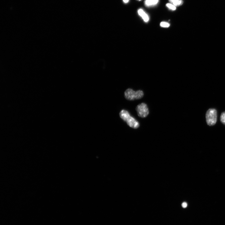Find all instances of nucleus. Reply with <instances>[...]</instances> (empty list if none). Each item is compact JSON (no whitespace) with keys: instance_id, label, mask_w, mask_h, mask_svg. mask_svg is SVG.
<instances>
[{"instance_id":"obj_12","label":"nucleus","mask_w":225,"mask_h":225,"mask_svg":"<svg viewBox=\"0 0 225 225\" xmlns=\"http://www.w3.org/2000/svg\"><path fill=\"white\" fill-rule=\"evenodd\" d=\"M123 1L124 3H126L128 2L129 0H123Z\"/></svg>"},{"instance_id":"obj_4","label":"nucleus","mask_w":225,"mask_h":225,"mask_svg":"<svg viewBox=\"0 0 225 225\" xmlns=\"http://www.w3.org/2000/svg\"><path fill=\"white\" fill-rule=\"evenodd\" d=\"M138 116L141 118H145L149 114V111L147 105L142 103L138 105L136 108Z\"/></svg>"},{"instance_id":"obj_1","label":"nucleus","mask_w":225,"mask_h":225,"mask_svg":"<svg viewBox=\"0 0 225 225\" xmlns=\"http://www.w3.org/2000/svg\"><path fill=\"white\" fill-rule=\"evenodd\" d=\"M119 115L120 118L126 122L127 124L131 128L136 129L139 127L138 122L134 118L131 116L129 112L127 110H122L119 113Z\"/></svg>"},{"instance_id":"obj_6","label":"nucleus","mask_w":225,"mask_h":225,"mask_svg":"<svg viewBox=\"0 0 225 225\" xmlns=\"http://www.w3.org/2000/svg\"><path fill=\"white\" fill-rule=\"evenodd\" d=\"M159 1V0H145L144 4L147 7L153 6L158 3Z\"/></svg>"},{"instance_id":"obj_11","label":"nucleus","mask_w":225,"mask_h":225,"mask_svg":"<svg viewBox=\"0 0 225 225\" xmlns=\"http://www.w3.org/2000/svg\"><path fill=\"white\" fill-rule=\"evenodd\" d=\"M182 206L183 208H186L187 206V203L185 202H183L182 204Z\"/></svg>"},{"instance_id":"obj_3","label":"nucleus","mask_w":225,"mask_h":225,"mask_svg":"<svg viewBox=\"0 0 225 225\" xmlns=\"http://www.w3.org/2000/svg\"><path fill=\"white\" fill-rule=\"evenodd\" d=\"M217 113L214 108H210L206 112V121L207 124L209 126L214 125L217 121Z\"/></svg>"},{"instance_id":"obj_13","label":"nucleus","mask_w":225,"mask_h":225,"mask_svg":"<svg viewBox=\"0 0 225 225\" xmlns=\"http://www.w3.org/2000/svg\"><path fill=\"white\" fill-rule=\"evenodd\" d=\"M139 0V1H141V0Z\"/></svg>"},{"instance_id":"obj_10","label":"nucleus","mask_w":225,"mask_h":225,"mask_svg":"<svg viewBox=\"0 0 225 225\" xmlns=\"http://www.w3.org/2000/svg\"><path fill=\"white\" fill-rule=\"evenodd\" d=\"M160 25L162 27L168 28L170 24L167 22H162L160 23Z\"/></svg>"},{"instance_id":"obj_7","label":"nucleus","mask_w":225,"mask_h":225,"mask_svg":"<svg viewBox=\"0 0 225 225\" xmlns=\"http://www.w3.org/2000/svg\"><path fill=\"white\" fill-rule=\"evenodd\" d=\"M170 3L175 6H178L182 5L183 3L182 0H168Z\"/></svg>"},{"instance_id":"obj_2","label":"nucleus","mask_w":225,"mask_h":225,"mask_svg":"<svg viewBox=\"0 0 225 225\" xmlns=\"http://www.w3.org/2000/svg\"><path fill=\"white\" fill-rule=\"evenodd\" d=\"M143 95V91L141 90L135 91L132 89L128 88L124 92L125 98L129 100L141 99L142 98Z\"/></svg>"},{"instance_id":"obj_9","label":"nucleus","mask_w":225,"mask_h":225,"mask_svg":"<svg viewBox=\"0 0 225 225\" xmlns=\"http://www.w3.org/2000/svg\"><path fill=\"white\" fill-rule=\"evenodd\" d=\"M221 122L225 125V112H222L221 115L220 117Z\"/></svg>"},{"instance_id":"obj_5","label":"nucleus","mask_w":225,"mask_h":225,"mask_svg":"<svg viewBox=\"0 0 225 225\" xmlns=\"http://www.w3.org/2000/svg\"><path fill=\"white\" fill-rule=\"evenodd\" d=\"M138 15L141 17L144 22H147L149 20V17L148 14L142 8L138 10Z\"/></svg>"},{"instance_id":"obj_8","label":"nucleus","mask_w":225,"mask_h":225,"mask_svg":"<svg viewBox=\"0 0 225 225\" xmlns=\"http://www.w3.org/2000/svg\"><path fill=\"white\" fill-rule=\"evenodd\" d=\"M166 6L168 8L172 10H175L176 8V6L171 3H167Z\"/></svg>"}]
</instances>
